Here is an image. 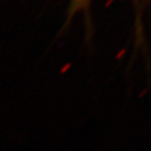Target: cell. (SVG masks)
Instances as JSON below:
<instances>
[{
  "label": "cell",
  "mask_w": 151,
  "mask_h": 151,
  "mask_svg": "<svg viewBox=\"0 0 151 151\" xmlns=\"http://www.w3.org/2000/svg\"><path fill=\"white\" fill-rule=\"evenodd\" d=\"M78 1H84V0H78Z\"/></svg>",
  "instance_id": "1"
}]
</instances>
